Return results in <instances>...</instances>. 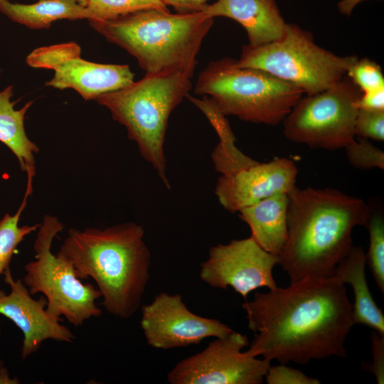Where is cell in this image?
I'll list each match as a JSON object with an SVG mask.
<instances>
[{"instance_id":"6da1fadb","label":"cell","mask_w":384,"mask_h":384,"mask_svg":"<svg viewBox=\"0 0 384 384\" xmlns=\"http://www.w3.org/2000/svg\"><path fill=\"white\" fill-rule=\"evenodd\" d=\"M242 308L255 334L246 351L255 357L304 365L347 356L345 341L355 325L353 305L344 284L334 277L256 292Z\"/></svg>"},{"instance_id":"7a4b0ae2","label":"cell","mask_w":384,"mask_h":384,"mask_svg":"<svg viewBox=\"0 0 384 384\" xmlns=\"http://www.w3.org/2000/svg\"><path fill=\"white\" fill-rule=\"evenodd\" d=\"M287 197V238L277 264L290 282L333 277L353 247V228L368 223V205L331 188L295 186Z\"/></svg>"},{"instance_id":"3957f363","label":"cell","mask_w":384,"mask_h":384,"mask_svg":"<svg viewBox=\"0 0 384 384\" xmlns=\"http://www.w3.org/2000/svg\"><path fill=\"white\" fill-rule=\"evenodd\" d=\"M144 235L132 222L70 228L57 254L71 262L79 279L95 281L110 314L126 319L140 307L149 279L151 254Z\"/></svg>"},{"instance_id":"277c9868","label":"cell","mask_w":384,"mask_h":384,"mask_svg":"<svg viewBox=\"0 0 384 384\" xmlns=\"http://www.w3.org/2000/svg\"><path fill=\"white\" fill-rule=\"evenodd\" d=\"M108 41L127 50L146 73L173 68L195 70L213 18L200 11L147 9L108 20H88Z\"/></svg>"},{"instance_id":"5b68a950","label":"cell","mask_w":384,"mask_h":384,"mask_svg":"<svg viewBox=\"0 0 384 384\" xmlns=\"http://www.w3.org/2000/svg\"><path fill=\"white\" fill-rule=\"evenodd\" d=\"M193 73L191 69L173 68L146 73L141 80L95 99L126 128L128 137L137 143L142 157L168 188L164 151L168 120L188 94Z\"/></svg>"},{"instance_id":"8992f818","label":"cell","mask_w":384,"mask_h":384,"mask_svg":"<svg viewBox=\"0 0 384 384\" xmlns=\"http://www.w3.org/2000/svg\"><path fill=\"white\" fill-rule=\"evenodd\" d=\"M195 92L210 95L225 116L268 125L282 122L305 95L262 70L238 67L230 58L210 62L200 73Z\"/></svg>"},{"instance_id":"52a82bcc","label":"cell","mask_w":384,"mask_h":384,"mask_svg":"<svg viewBox=\"0 0 384 384\" xmlns=\"http://www.w3.org/2000/svg\"><path fill=\"white\" fill-rule=\"evenodd\" d=\"M357 59L356 55H337L317 46L311 33L287 23L278 39L243 46L236 65L262 70L312 95L341 80Z\"/></svg>"},{"instance_id":"ba28073f","label":"cell","mask_w":384,"mask_h":384,"mask_svg":"<svg viewBox=\"0 0 384 384\" xmlns=\"http://www.w3.org/2000/svg\"><path fill=\"white\" fill-rule=\"evenodd\" d=\"M63 229L57 217L43 216L33 243L35 260L25 265L23 282L32 296L43 294L47 299L46 310L53 317L62 321L64 316L78 327L102 315L96 304L101 294L92 284L82 282L68 259L53 254V242Z\"/></svg>"},{"instance_id":"9c48e42d","label":"cell","mask_w":384,"mask_h":384,"mask_svg":"<svg viewBox=\"0 0 384 384\" xmlns=\"http://www.w3.org/2000/svg\"><path fill=\"white\" fill-rule=\"evenodd\" d=\"M361 93L345 76L319 93L303 96L282 121L284 135L314 149L344 148L356 136L357 102Z\"/></svg>"},{"instance_id":"30bf717a","label":"cell","mask_w":384,"mask_h":384,"mask_svg":"<svg viewBox=\"0 0 384 384\" xmlns=\"http://www.w3.org/2000/svg\"><path fill=\"white\" fill-rule=\"evenodd\" d=\"M246 335L233 331L215 338L202 351L178 363L168 373L171 384H260L271 361L257 358L242 349Z\"/></svg>"},{"instance_id":"8fae6325","label":"cell","mask_w":384,"mask_h":384,"mask_svg":"<svg viewBox=\"0 0 384 384\" xmlns=\"http://www.w3.org/2000/svg\"><path fill=\"white\" fill-rule=\"evenodd\" d=\"M80 47L74 42L43 46L33 50L26 59L36 68L54 70L47 86L75 90L85 100H95L134 82L128 65L101 64L81 58Z\"/></svg>"},{"instance_id":"7c38bea8","label":"cell","mask_w":384,"mask_h":384,"mask_svg":"<svg viewBox=\"0 0 384 384\" xmlns=\"http://www.w3.org/2000/svg\"><path fill=\"white\" fill-rule=\"evenodd\" d=\"M277 263L278 257L263 250L250 236L211 247L208 259L201 265L199 276L210 287H231L246 299L259 287H277L272 275Z\"/></svg>"},{"instance_id":"4fadbf2b","label":"cell","mask_w":384,"mask_h":384,"mask_svg":"<svg viewBox=\"0 0 384 384\" xmlns=\"http://www.w3.org/2000/svg\"><path fill=\"white\" fill-rule=\"evenodd\" d=\"M140 325L147 343L163 350L198 344L206 338H221L233 331L218 319L191 311L181 295L166 292L142 306Z\"/></svg>"},{"instance_id":"5bb4252c","label":"cell","mask_w":384,"mask_h":384,"mask_svg":"<svg viewBox=\"0 0 384 384\" xmlns=\"http://www.w3.org/2000/svg\"><path fill=\"white\" fill-rule=\"evenodd\" d=\"M4 275L10 292L0 289V314L12 321L23 334L22 360L36 353L46 340L72 343L76 339L60 320L47 311V299L43 295L33 299L23 281L14 279L9 267Z\"/></svg>"},{"instance_id":"9a60e30c","label":"cell","mask_w":384,"mask_h":384,"mask_svg":"<svg viewBox=\"0 0 384 384\" xmlns=\"http://www.w3.org/2000/svg\"><path fill=\"white\" fill-rule=\"evenodd\" d=\"M298 170L287 158H276L221 175L215 194L220 205L231 213L272 195L288 193L295 186Z\"/></svg>"},{"instance_id":"2e32d148","label":"cell","mask_w":384,"mask_h":384,"mask_svg":"<svg viewBox=\"0 0 384 384\" xmlns=\"http://www.w3.org/2000/svg\"><path fill=\"white\" fill-rule=\"evenodd\" d=\"M201 11L213 18L225 16L239 23L250 46L278 39L287 26L275 0H218L207 4Z\"/></svg>"},{"instance_id":"e0dca14e","label":"cell","mask_w":384,"mask_h":384,"mask_svg":"<svg viewBox=\"0 0 384 384\" xmlns=\"http://www.w3.org/2000/svg\"><path fill=\"white\" fill-rule=\"evenodd\" d=\"M287 193L262 199L238 211L251 237L265 251L278 257L287 238Z\"/></svg>"},{"instance_id":"ac0fdd59","label":"cell","mask_w":384,"mask_h":384,"mask_svg":"<svg viewBox=\"0 0 384 384\" xmlns=\"http://www.w3.org/2000/svg\"><path fill=\"white\" fill-rule=\"evenodd\" d=\"M12 96V86L0 92V142L10 149L21 170L26 174L25 194L29 196L33 191L35 155L39 151L38 146L28 137L24 127L25 115L33 101L28 102L20 110H15L16 102L11 101Z\"/></svg>"},{"instance_id":"d6986e66","label":"cell","mask_w":384,"mask_h":384,"mask_svg":"<svg viewBox=\"0 0 384 384\" xmlns=\"http://www.w3.org/2000/svg\"><path fill=\"white\" fill-rule=\"evenodd\" d=\"M366 256L361 246H353L336 266L333 277L352 287L354 324H363L384 336V315L376 304L366 277Z\"/></svg>"},{"instance_id":"ffe728a7","label":"cell","mask_w":384,"mask_h":384,"mask_svg":"<svg viewBox=\"0 0 384 384\" xmlns=\"http://www.w3.org/2000/svg\"><path fill=\"white\" fill-rule=\"evenodd\" d=\"M0 11L13 21L32 29L48 28L58 20L94 18L91 11L75 0H38L31 4L0 0Z\"/></svg>"},{"instance_id":"44dd1931","label":"cell","mask_w":384,"mask_h":384,"mask_svg":"<svg viewBox=\"0 0 384 384\" xmlns=\"http://www.w3.org/2000/svg\"><path fill=\"white\" fill-rule=\"evenodd\" d=\"M28 196L24 194L22 202L14 215L6 213L0 220V275L9 267L13 255L20 243L36 231L40 223L20 225L19 220L25 209Z\"/></svg>"},{"instance_id":"7402d4cb","label":"cell","mask_w":384,"mask_h":384,"mask_svg":"<svg viewBox=\"0 0 384 384\" xmlns=\"http://www.w3.org/2000/svg\"><path fill=\"white\" fill-rule=\"evenodd\" d=\"M87 7L96 20L112 19L147 9L168 10L162 0H87Z\"/></svg>"},{"instance_id":"603a6c76","label":"cell","mask_w":384,"mask_h":384,"mask_svg":"<svg viewBox=\"0 0 384 384\" xmlns=\"http://www.w3.org/2000/svg\"><path fill=\"white\" fill-rule=\"evenodd\" d=\"M369 234V247L366 256L368 265L378 287L384 292V220L383 216L370 212L366 225Z\"/></svg>"},{"instance_id":"cb8c5ba5","label":"cell","mask_w":384,"mask_h":384,"mask_svg":"<svg viewBox=\"0 0 384 384\" xmlns=\"http://www.w3.org/2000/svg\"><path fill=\"white\" fill-rule=\"evenodd\" d=\"M344 149L347 159L353 167L361 170L384 169L383 151L366 139H353Z\"/></svg>"},{"instance_id":"d4e9b609","label":"cell","mask_w":384,"mask_h":384,"mask_svg":"<svg viewBox=\"0 0 384 384\" xmlns=\"http://www.w3.org/2000/svg\"><path fill=\"white\" fill-rule=\"evenodd\" d=\"M346 76L362 92L384 87V76L380 66L368 58L357 59L351 65Z\"/></svg>"},{"instance_id":"484cf974","label":"cell","mask_w":384,"mask_h":384,"mask_svg":"<svg viewBox=\"0 0 384 384\" xmlns=\"http://www.w3.org/2000/svg\"><path fill=\"white\" fill-rule=\"evenodd\" d=\"M355 134L363 138L384 140V110L358 108L355 121Z\"/></svg>"},{"instance_id":"4316f807","label":"cell","mask_w":384,"mask_h":384,"mask_svg":"<svg viewBox=\"0 0 384 384\" xmlns=\"http://www.w3.org/2000/svg\"><path fill=\"white\" fill-rule=\"evenodd\" d=\"M267 384H319V380L311 378L298 369L285 364L270 366L265 376Z\"/></svg>"},{"instance_id":"83f0119b","label":"cell","mask_w":384,"mask_h":384,"mask_svg":"<svg viewBox=\"0 0 384 384\" xmlns=\"http://www.w3.org/2000/svg\"><path fill=\"white\" fill-rule=\"evenodd\" d=\"M373 361L369 370L374 374L378 384L384 383V336L373 331L371 334Z\"/></svg>"},{"instance_id":"f1b7e54d","label":"cell","mask_w":384,"mask_h":384,"mask_svg":"<svg viewBox=\"0 0 384 384\" xmlns=\"http://www.w3.org/2000/svg\"><path fill=\"white\" fill-rule=\"evenodd\" d=\"M357 106L361 109L384 110V87L362 92Z\"/></svg>"},{"instance_id":"f546056e","label":"cell","mask_w":384,"mask_h":384,"mask_svg":"<svg viewBox=\"0 0 384 384\" xmlns=\"http://www.w3.org/2000/svg\"><path fill=\"white\" fill-rule=\"evenodd\" d=\"M167 6H172L178 14L200 12L208 0H162Z\"/></svg>"},{"instance_id":"4dcf8cb0","label":"cell","mask_w":384,"mask_h":384,"mask_svg":"<svg viewBox=\"0 0 384 384\" xmlns=\"http://www.w3.org/2000/svg\"><path fill=\"white\" fill-rule=\"evenodd\" d=\"M364 0H341L338 8L341 14L349 16L354 7Z\"/></svg>"},{"instance_id":"1f68e13d","label":"cell","mask_w":384,"mask_h":384,"mask_svg":"<svg viewBox=\"0 0 384 384\" xmlns=\"http://www.w3.org/2000/svg\"><path fill=\"white\" fill-rule=\"evenodd\" d=\"M75 1H78L79 4L87 7V0H75Z\"/></svg>"},{"instance_id":"d6a6232c","label":"cell","mask_w":384,"mask_h":384,"mask_svg":"<svg viewBox=\"0 0 384 384\" xmlns=\"http://www.w3.org/2000/svg\"><path fill=\"white\" fill-rule=\"evenodd\" d=\"M3 366H4V364L2 363L1 361H0V370H1V368Z\"/></svg>"},{"instance_id":"836d02e7","label":"cell","mask_w":384,"mask_h":384,"mask_svg":"<svg viewBox=\"0 0 384 384\" xmlns=\"http://www.w3.org/2000/svg\"><path fill=\"white\" fill-rule=\"evenodd\" d=\"M0 335H1V326H0Z\"/></svg>"}]
</instances>
